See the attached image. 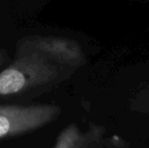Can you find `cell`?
<instances>
[{
	"mask_svg": "<svg viewBox=\"0 0 149 148\" xmlns=\"http://www.w3.org/2000/svg\"><path fill=\"white\" fill-rule=\"evenodd\" d=\"M57 75L55 62L36 52L16 49L13 61L0 71V99L43 89Z\"/></svg>",
	"mask_w": 149,
	"mask_h": 148,
	"instance_id": "6da1fadb",
	"label": "cell"
},
{
	"mask_svg": "<svg viewBox=\"0 0 149 148\" xmlns=\"http://www.w3.org/2000/svg\"><path fill=\"white\" fill-rule=\"evenodd\" d=\"M59 109L49 104L0 105V140L30 134L50 124Z\"/></svg>",
	"mask_w": 149,
	"mask_h": 148,
	"instance_id": "7a4b0ae2",
	"label": "cell"
},
{
	"mask_svg": "<svg viewBox=\"0 0 149 148\" xmlns=\"http://www.w3.org/2000/svg\"><path fill=\"white\" fill-rule=\"evenodd\" d=\"M16 49L39 53L58 65L75 64L79 60L78 48L71 41L62 38L26 36L18 40Z\"/></svg>",
	"mask_w": 149,
	"mask_h": 148,
	"instance_id": "3957f363",
	"label": "cell"
},
{
	"mask_svg": "<svg viewBox=\"0 0 149 148\" xmlns=\"http://www.w3.org/2000/svg\"><path fill=\"white\" fill-rule=\"evenodd\" d=\"M8 60H9V56H8L7 51L4 49H0V69Z\"/></svg>",
	"mask_w": 149,
	"mask_h": 148,
	"instance_id": "277c9868",
	"label": "cell"
}]
</instances>
